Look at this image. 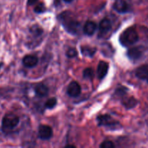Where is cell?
<instances>
[{"label":"cell","mask_w":148,"mask_h":148,"mask_svg":"<svg viewBox=\"0 0 148 148\" xmlns=\"http://www.w3.org/2000/svg\"><path fill=\"white\" fill-rule=\"evenodd\" d=\"M58 18L68 33L76 35L80 30V23L71 12L66 11L61 13Z\"/></svg>","instance_id":"6da1fadb"},{"label":"cell","mask_w":148,"mask_h":148,"mask_svg":"<svg viewBox=\"0 0 148 148\" xmlns=\"http://www.w3.org/2000/svg\"><path fill=\"white\" fill-rule=\"evenodd\" d=\"M139 40V34L133 27H128L122 32L119 36V42L123 46H130L134 44Z\"/></svg>","instance_id":"7a4b0ae2"},{"label":"cell","mask_w":148,"mask_h":148,"mask_svg":"<svg viewBox=\"0 0 148 148\" xmlns=\"http://www.w3.org/2000/svg\"><path fill=\"white\" fill-rule=\"evenodd\" d=\"M20 122V118L14 114H6L2 119L3 130H10L15 128Z\"/></svg>","instance_id":"3957f363"},{"label":"cell","mask_w":148,"mask_h":148,"mask_svg":"<svg viewBox=\"0 0 148 148\" xmlns=\"http://www.w3.org/2000/svg\"><path fill=\"white\" fill-rule=\"evenodd\" d=\"M97 121L99 127L104 126L107 127H112L113 129H115L116 127L119 126V123L114 120V119L111 118L109 115L106 114V115H101L97 117Z\"/></svg>","instance_id":"277c9868"},{"label":"cell","mask_w":148,"mask_h":148,"mask_svg":"<svg viewBox=\"0 0 148 148\" xmlns=\"http://www.w3.org/2000/svg\"><path fill=\"white\" fill-rule=\"evenodd\" d=\"M144 51L145 49L143 46H136L129 49L127 51V56L132 61L138 60L143 56Z\"/></svg>","instance_id":"5b68a950"},{"label":"cell","mask_w":148,"mask_h":148,"mask_svg":"<svg viewBox=\"0 0 148 148\" xmlns=\"http://www.w3.org/2000/svg\"><path fill=\"white\" fill-rule=\"evenodd\" d=\"M53 136V130L51 127L47 125H40L38 128V137L43 140L51 139Z\"/></svg>","instance_id":"8992f818"},{"label":"cell","mask_w":148,"mask_h":148,"mask_svg":"<svg viewBox=\"0 0 148 148\" xmlns=\"http://www.w3.org/2000/svg\"><path fill=\"white\" fill-rule=\"evenodd\" d=\"M81 93V87L76 81H72L67 88V94L70 97H77Z\"/></svg>","instance_id":"52a82bcc"},{"label":"cell","mask_w":148,"mask_h":148,"mask_svg":"<svg viewBox=\"0 0 148 148\" xmlns=\"http://www.w3.org/2000/svg\"><path fill=\"white\" fill-rule=\"evenodd\" d=\"M111 23L108 18L103 19L99 24V34L98 36H103L111 29Z\"/></svg>","instance_id":"ba28073f"},{"label":"cell","mask_w":148,"mask_h":148,"mask_svg":"<svg viewBox=\"0 0 148 148\" xmlns=\"http://www.w3.org/2000/svg\"><path fill=\"white\" fill-rule=\"evenodd\" d=\"M38 63V59L35 55H27L23 59V64L25 67L33 68Z\"/></svg>","instance_id":"9c48e42d"},{"label":"cell","mask_w":148,"mask_h":148,"mask_svg":"<svg viewBox=\"0 0 148 148\" xmlns=\"http://www.w3.org/2000/svg\"><path fill=\"white\" fill-rule=\"evenodd\" d=\"M108 71V64L104 61H101L97 67V75L100 79H102L106 76Z\"/></svg>","instance_id":"30bf717a"},{"label":"cell","mask_w":148,"mask_h":148,"mask_svg":"<svg viewBox=\"0 0 148 148\" xmlns=\"http://www.w3.org/2000/svg\"><path fill=\"white\" fill-rule=\"evenodd\" d=\"M114 10L119 13H126L129 11V4L125 0H116L114 4Z\"/></svg>","instance_id":"8fae6325"},{"label":"cell","mask_w":148,"mask_h":148,"mask_svg":"<svg viewBox=\"0 0 148 148\" xmlns=\"http://www.w3.org/2000/svg\"><path fill=\"white\" fill-rule=\"evenodd\" d=\"M135 75L140 79H147L148 78V64H143L139 66L135 71Z\"/></svg>","instance_id":"7c38bea8"},{"label":"cell","mask_w":148,"mask_h":148,"mask_svg":"<svg viewBox=\"0 0 148 148\" xmlns=\"http://www.w3.org/2000/svg\"><path fill=\"white\" fill-rule=\"evenodd\" d=\"M97 29L96 23L92 21H88L83 27V31L85 34L88 36H92L95 33Z\"/></svg>","instance_id":"4fadbf2b"},{"label":"cell","mask_w":148,"mask_h":148,"mask_svg":"<svg viewBox=\"0 0 148 148\" xmlns=\"http://www.w3.org/2000/svg\"><path fill=\"white\" fill-rule=\"evenodd\" d=\"M35 92L39 97L46 96L49 93V88L43 84H38L35 87Z\"/></svg>","instance_id":"5bb4252c"},{"label":"cell","mask_w":148,"mask_h":148,"mask_svg":"<svg viewBox=\"0 0 148 148\" xmlns=\"http://www.w3.org/2000/svg\"><path fill=\"white\" fill-rule=\"evenodd\" d=\"M122 103L124 106L128 109L132 108L135 107L137 104V101L133 97H130V98H124L122 101Z\"/></svg>","instance_id":"9a60e30c"},{"label":"cell","mask_w":148,"mask_h":148,"mask_svg":"<svg viewBox=\"0 0 148 148\" xmlns=\"http://www.w3.org/2000/svg\"><path fill=\"white\" fill-rule=\"evenodd\" d=\"M81 52L85 56H92L96 52V49L88 46H82L81 47Z\"/></svg>","instance_id":"2e32d148"},{"label":"cell","mask_w":148,"mask_h":148,"mask_svg":"<svg viewBox=\"0 0 148 148\" xmlns=\"http://www.w3.org/2000/svg\"><path fill=\"white\" fill-rule=\"evenodd\" d=\"M94 77V72L93 69L90 67L86 68L83 71V77L85 79H92Z\"/></svg>","instance_id":"e0dca14e"},{"label":"cell","mask_w":148,"mask_h":148,"mask_svg":"<svg viewBox=\"0 0 148 148\" xmlns=\"http://www.w3.org/2000/svg\"><path fill=\"white\" fill-rule=\"evenodd\" d=\"M56 103H57V101H56V98H51L46 101V103H45V107H46V108L51 109V108H53V107L56 105Z\"/></svg>","instance_id":"ac0fdd59"},{"label":"cell","mask_w":148,"mask_h":148,"mask_svg":"<svg viewBox=\"0 0 148 148\" xmlns=\"http://www.w3.org/2000/svg\"><path fill=\"white\" fill-rule=\"evenodd\" d=\"M30 32H31L34 36H39L43 33V30H42V28H40V27H38V26H33V27L30 28Z\"/></svg>","instance_id":"d6986e66"},{"label":"cell","mask_w":148,"mask_h":148,"mask_svg":"<svg viewBox=\"0 0 148 148\" xmlns=\"http://www.w3.org/2000/svg\"><path fill=\"white\" fill-rule=\"evenodd\" d=\"M66 55L68 58H74L77 55V51L74 48H69L68 50L66 51Z\"/></svg>","instance_id":"ffe728a7"},{"label":"cell","mask_w":148,"mask_h":148,"mask_svg":"<svg viewBox=\"0 0 148 148\" xmlns=\"http://www.w3.org/2000/svg\"><path fill=\"white\" fill-rule=\"evenodd\" d=\"M115 147L114 143L110 140H106V141L103 142L100 145V147L101 148H113Z\"/></svg>","instance_id":"44dd1931"},{"label":"cell","mask_w":148,"mask_h":148,"mask_svg":"<svg viewBox=\"0 0 148 148\" xmlns=\"http://www.w3.org/2000/svg\"><path fill=\"white\" fill-rule=\"evenodd\" d=\"M45 10H46V7H45L43 3H40V4H38V5L36 6V7H35L34 9L35 12L36 13H42L43 12H45Z\"/></svg>","instance_id":"7402d4cb"},{"label":"cell","mask_w":148,"mask_h":148,"mask_svg":"<svg viewBox=\"0 0 148 148\" xmlns=\"http://www.w3.org/2000/svg\"><path fill=\"white\" fill-rule=\"evenodd\" d=\"M38 0H27V4L28 5H33L35 3H36Z\"/></svg>","instance_id":"603a6c76"},{"label":"cell","mask_w":148,"mask_h":148,"mask_svg":"<svg viewBox=\"0 0 148 148\" xmlns=\"http://www.w3.org/2000/svg\"><path fill=\"white\" fill-rule=\"evenodd\" d=\"M65 147H75V145H66L65 146Z\"/></svg>","instance_id":"cb8c5ba5"},{"label":"cell","mask_w":148,"mask_h":148,"mask_svg":"<svg viewBox=\"0 0 148 148\" xmlns=\"http://www.w3.org/2000/svg\"><path fill=\"white\" fill-rule=\"evenodd\" d=\"M64 1L66 3H69V2H71V1H73V0H64Z\"/></svg>","instance_id":"d4e9b609"},{"label":"cell","mask_w":148,"mask_h":148,"mask_svg":"<svg viewBox=\"0 0 148 148\" xmlns=\"http://www.w3.org/2000/svg\"><path fill=\"white\" fill-rule=\"evenodd\" d=\"M2 65H3V63H0V69H1V66H2Z\"/></svg>","instance_id":"484cf974"},{"label":"cell","mask_w":148,"mask_h":148,"mask_svg":"<svg viewBox=\"0 0 148 148\" xmlns=\"http://www.w3.org/2000/svg\"><path fill=\"white\" fill-rule=\"evenodd\" d=\"M147 82H148V78L147 79Z\"/></svg>","instance_id":"4316f807"}]
</instances>
